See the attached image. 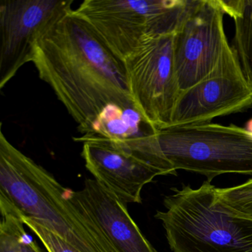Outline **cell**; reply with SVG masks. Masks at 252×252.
<instances>
[{
  "label": "cell",
  "instance_id": "1",
  "mask_svg": "<svg viewBox=\"0 0 252 252\" xmlns=\"http://www.w3.org/2000/svg\"><path fill=\"white\" fill-rule=\"evenodd\" d=\"M32 63L78 124L80 133L108 104L135 105L123 62L74 9L41 35Z\"/></svg>",
  "mask_w": 252,
  "mask_h": 252
},
{
  "label": "cell",
  "instance_id": "2",
  "mask_svg": "<svg viewBox=\"0 0 252 252\" xmlns=\"http://www.w3.org/2000/svg\"><path fill=\"white\" fill-rule=\"evenodd\" d=\"M0 193L19 212L79 252H115L87 209L54 175L16 148L0 127Z\"/></svg>",
  "mask_w": 252,
  "mask_h": 252
},
{
  "label": "cell",
  "instance_id": "3",
  "mask_svg": "<svg viewBox=\"0 0 252 252\" xmlns=\"http://www.w3.org/2000/svg\"><path fill=\"white\" fill-rule=\"evenodd\" d=\"M215 186L183 184L163 199L157 211L173 252H252V220L229 215L217 203Z\"/></svg>",
  "mask_w": 252,
  "mask_h": 252
},
{
  "label": "cell",
  "instance_id": "4",
  "mask_svg": "<svg viewBox=\"0 0 252 252\" xmlns=\"http://www.w3.org/2000/svg\"><path fill=\"white\" fill-rule=\"evenodd\" d=\"M194 0H85L75 12L123 62L149 39L176 33Z\"/></svg>",
  "mask_w": 252,
  "mask_h": 252
},
{
  "label": "cell",
  "instance_id": "5",
  "mask_svg": "<svg viewBox=\"0 0 252 252\" xmlns=\"http://www.w3.org/2000/svg\"><path fill=\"white\" fill-rule=\"evenodd\" d=\"M162 153L175 171L204 175L237 173L252 176V133L234 125L167 126L158 129Z\"/></svg>",
  "mask_w": 252,
  "mask_h": 252
},
{
  "label": "cell",
  "instance_id": "6",
  "mask_svg": "<svg viewBox=\"0 0 252 252\" xmlns=\"http://www.w3.org/2000/svg\"><path fill=\"white\" fill-rule=\"evenodd\" d=\"M174 36L175 33L152 38L123 61L135 107L158 129L170 126L181 94Z\"/></svg>",
  "mask_w": 252,
  "mask_h": 252
},
{
  "label": "cell",
  "instance_id": "7",
  "mask_svg": "<svg viewBox=\"0 0 252 252\" xmlns=\"http://www.w3.org/2000/svg\"><path fill=\"white\" fill-rule=\"evenodd\" d=\"M252 107V83L228 45L213 71L180 94L170 126L205 125Z\"/></svg>",
  "mask_w": 252,
  "mask_h": 252
},
{
  "label": "cell",
  "instance_id": "8",
  "mask_svg": "<svg viewBox=\"0 0 252 252\" xmlns=\"http://www.w3.org/2000/svg\"><path fill=\"white\" fill-rule=\"evenodd\" d=\"M224 15L219 0H194L175 33L174 60L181 94L210 74L229 45Z\"/></svg>",
  "mask_w": 252,
  "mask_h": 252
},
{
  "label": "cell",
  "instance_id": "9",
  "mask_svg": "<svg viewBox=\"0 0 252 252\" xmlns=\"http://www.w3.org/2000/svg\"><path fill=\"white\" fill-rule=\"evenodd\" d=\"M73 0H1L0 89L32 62L41 35L71 11Z\"/></svg>",
  "mask_w": 252,
  "mask_h": 252
},
{
  "label": "cell",
  "instance_id": "10",
  "mask_svg": "<svg viewBox=\"0 0 252 252\" xmlns=\"http://www.w3.org/2000/svg\"><path fill=\"white\" fill-rule=\"evenodd\" d=\"M83 144L82 156L94 179L125 203H141V191L160 169L135 155L101 137L81 135L73 138Z\"/></svg>",
  "mask_w": 252,
  "mask_h": 252
},
{
  "label": "cell",
  "instance_id": "11",
  "mask_svg": "<svg viewBox=\"0 0 252 252\" xmlns=\"http://www.w3.org/2000/svg\"><path fill=\"white\" fill-rule=\"evenodd\" d=\"M158 129L135 105L106 106L81 135L110 140L124 150L160 169L164 175H176L159 144Z\"/></svg>",
  "mask_w": 252,
  "mask_h": 252
},
{
  "label": "cell",
  "instance_id": "12",
  "mask_svg": "<svg viewBox=\"0 0 252 252\" xmlns=\"http://www.w3.org/2000/svg\"><path fill=\"white\" fill-rule=\"evenodd\" d=\"M71 195L94 218L115 252H158L131 218L126 203L96 180L87 179L84 188Z\"/></svg>",
  "mask_w": 252,
  "mask_h": 252
},
{
  "label": "cell",
  "instance_id": "13",
  "mask_svg": "<svg viewBox=\"0 0 252 252\" xmlns=\"http://www.w3.org/2000/svg\"><path fill=\"white\" fill-rule=\"evenodd\" d=\"M225 14L234 20L233 49L242 70L252 83V0H219Z\"/></svg>",
  "mask_w": 252,
  "mask_h": 252
},
{
  "label": "cell",
  "instance_id": "14",
  "mask_svg": "<svg viewBox=\"0 0 252 252\" xmlns=\"http://www.w3.org/2000/svg\"><path fill=\"white\" fill-rule=\"evenodd\" d=\"M0 252H44L26 231L21 213L0 193Z\"/></svg>",
  "mask_w": 252,
  "mask_h": 252
},
{
  "label": "cell",
  "instance_id": "15",
  "mask_svg": "<svg viewBox=\"0 0 252 252\" xmlns=\"http://www.w3.org/2000/svg\"><path fill=\"white\" fill-rule=\"evenodd\" d=\"M216 201L231 215L252 220V178L229 188H217Z\"/></svg>",
  "mask_w": 252,
  "mask_h": 252
},
{
  "label": "cell",
  "instance_id": "16",
  "mask_svg": "<svg viewBox=\"0 0 252 252\" xmlns=\"http://www.w3.org/2000/svg\"><path fill=\"white\" fill-rule=\"evenodd\" d=\"M22 215V214H21ZM23 216L25 225L37 236L48 252H79L53 231H50L32 218Z\"/></svg>",
  "mask_w": 252,
  "mask_h": 252
},
{
  "label": "cell",
  "instance_id": "17",
  "mask_svg": "<svg viewBox=\"0 0 252 252\" xmlns=\"http://www.w3.org/2000/svg\"><path fill=\"white\" fill-rule=\"evenodd\" d=\"M245 129L247 130L248 132H251L252 133V119H250L249 122L246 123V127H245Z\"/></svg>",
  "mask_w": 252,
  "mask_h": 252
}]
</instances>
